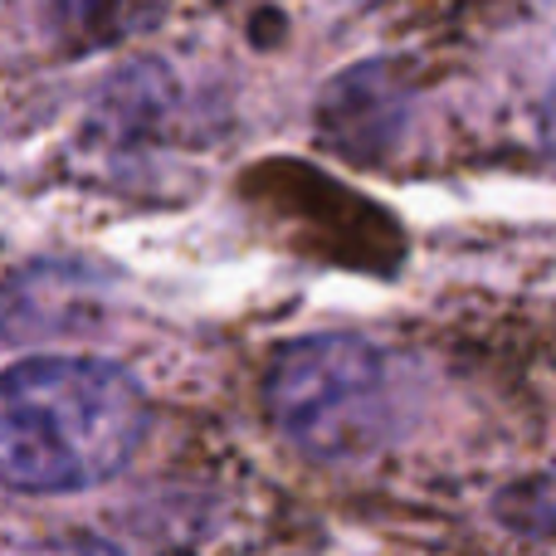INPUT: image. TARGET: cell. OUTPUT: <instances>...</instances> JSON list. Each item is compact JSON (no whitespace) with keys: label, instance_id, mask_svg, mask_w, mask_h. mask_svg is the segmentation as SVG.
Segmentation results:
<instances>
[{"label":"cell","instance_id":"2","mask_svg":"<svg viewBox=\"0 0 556 556\" xmlns=\"http://www.w3.org/2000/svg\"><path fill=\"white\" fill-rule=\"evenodd\" d=\"M264 401L288 444L323 464H362L401 434V366L356 332L293 337L274 352Z\"/></svg>","mask_w":556,"mask_h":556},{"label":"cell","instance_id":"5","mask_svg":"<svg viewBox=\"0 0 556 556\" xmlns=\"http://www.w3.org/2000/svg\"><path fill=\"white\" fill-rule=\"evenodd\" d=\"M29 556H108L103 547H49V552H29Z\"/></svg>","mask_w":556,"mask_h":556},{"label":"cell","instance_id":"3","mask_svg":"<svg viewBox=\"0 0 556 556\" xmlns=\"http://www.w3.org/2000/svg\"><path fill=\"white\" fill-rule=\"evenodd\" d=\"M410 78L391 59H366L352 64L323 88L317 98V132L346 162L376 166L401 147L405 123H410Z\"/></svg>","mask_w":556,"mask_h":556},{"label":"cell","instance_id":"4","mask_svg":"<svg viewBox=\"0 0 556 556\" xmlns=\"http://www.w3.org/2000/svg\"><path fill=\"white\" fill-rule=\"evenodd\" d=\"M10 10L49 49L88 54L152 25L162 15V0H10Z\"/></svg>","mask_w":556,"mask_h":556},{"label":"cell","instance_id":"1","mask_svg":"<svg viewBox=\"0 0 556 556\" xmlns=\"http://www.w3.org/2000/svg\"><path fill=\"white\" fill-rule=\"evenodd\" d=\"M147 391L103 356H25L0 371V483L84 493L117 479L147 434Z\"/></svg>","mask_w":556,"mask_h":556}]
</instances>
